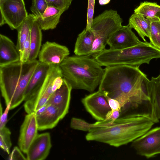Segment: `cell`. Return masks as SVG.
Masks as SVG:
<instances>
[{"instance_id": "1", "label": "cell", "mask_w": 160, "mask_h": 160, "mask_svg": "<svg viewBox=\"0 0 160 160\" xmlns=\"http://www.w3.org/2000/svg\"><path fill=\"white\" fill-rule=\"evenodd\" d=\"M146 77L139 68L127 65L106 67L98 90L118 101L122 108L128 103L145 104L149 100L144 85Z\"/></svg>"}, {"instance_id": "2", "label": "cell", "mask_w": 160, "mask_h": 160, "mask_svg": "<svg viewBox=\"0 0 160 160\" xmlns=\"http://www.w3.org/2000/svg\"><path fill=\"white\" fill-rule=\"evenodd\" d=\"M140 113L119 118L113 122L102 121L93 127L85 136L88 141L103 143L118 147L132 142L151 129L154 124Z\"/></svg>"}, {"instance_id": "3", "label": "cell", "mask_w": 160, "mask_h": 160, "mask_svg": "<svg viewBox=\"0 0 160 160\" xmlns=\"http://www.w3.org/2000/svg\"><path fill=\"white\" fill-rule=\"evenodd\" d=\"M63 78L72 89L93 92L104 72L102 66L91 55L68 56L59 65Z\"/></svg>"}, {"instance_id": "4", "label": "cell", "mask_w": 160, "mask_h": 160, "mask_svg": "<svg viewBox=\"0 0 160 160\" xmlns=\"http://www.w3.org/2000/svg\"><path fill=\"white\" fill-rule=\"evenodd\" d=\"M39 62L35 59L26 62L20 61L0 66V87L6 106L11 102L10 110L24 99L30 78Z\"/></svg>"}, {"instance_id": "5", "label": "cell", "mask_w": 160, "mask_h": 160, "mask_svg": "<svg viewBox=\"0 0 160 160\" xmlns=\"http://www.w3.org/2000/svg\"><path fill=\"white\" fill-rule=\"evenodd\" d=\"M93 56L102 66L127 65L139 68L142 64H149L152 59L160 58V50L150 42H142L122 49H105Z\"/></svg>"}, {"instance_id": "6", "label": "cell", "mask_w": 160, "mask_h": 160, "mask_svg": "<svg viewBox=\"0 0 160 160\" xmlns=\"http://www.w3.org/2000/svg\"><path fill=\"white\" fill-rule=\"evenodd\" d=\"M122 19L116 10H106L94 18L91 29L95 35L91 55L105 49L110 36L122 26Z\"/></svg>"}, {"instance_id": "7", "label": "cell", "mask_w": 160, "mask_h": 160, "mask_svg": "<svg viewBox=\"0 0 160 160\" xmlns=\"http://www.w3.org/2000/svg\"><path fill=\"white\" fill-rule=\"evenodd\" d=\"M64 79L59 65L49 66L45 81L38 91L25 101L24 108L28 113L35 112L44 106L52 93L62 84Z\"/></svg>"}, {"instance_id": "8", "label": "cell", "mask_w": 160, "mask_h": 160, "mask_svg": "<svg viewBox=\"0 0 160 160\" xmlns=\"http://www.w3.org/2000/svg\"><path fill=\"white\" fill-rule=\"evenodd\" d=\"M137 154L149 158L160 154V126L150 129L132 142Z\"/></svg>"}, {"instance_id": "9", "label": "cell", "mask_w": 160, "mask_h": 160, "mask_svg": "<svg viewBox=\"0 0 160 160\" xmlns=\"http://www.w3.org/2000/svg\"><path fill=\"white\" fill-rule=\"evenodd\" d=\"M0 10L12 30L17 29L28 15L23 0H0Z\"/></svg>"}, {"instance_id": "10", "label": "cell", "mask_w": 160, "mask_h": 160, "mask_svg": "<svg viewBox=\"0 0 160 160\" xmlns=\"http://www.w3.org/2000/svg\"><path fill=\"white\" fill-rule=\"evenodd\" d=\"M81 101L87 112L98 121L104 120L111 111L106 96L99 90L86 96Z\"/></svg>"}, {"instance_id": "11", "label": "cell", "mask_w": 160, "mask_h": 160, "mask_svg": "<svg viewBox=\"0 0 160 160\" xmlns=\"http://www.w3.org/2000/svg\"><path fill=\"white\" fill-rule=\"evenodd\" d=\"M144 84L149 98L145 104L148 109L145 114L154 123H158L160 119V73L157 77H152L150 80L146 77Z\"/></svg>"}, {"instance_id": "12", "label": "cell", "mask_w": 160, "mask_h": 160, "mask_svg": "<svg viewBox=\"0 0 160 160\" xmlns=\"http://www.w3.org/2000/svg\"><path fill=\"white\" fill-rule=\"evenodd\" d=\"M69 54V50L66 46L55 42L47 41L41 47L38 60L49 66L59 65Z\"/></svg>"}, {"instance_id": "13", "label": "cell", "mask_w": 160, "mask_h": 160, "mask_svg": "<svg viewBox=\"0 0 160 160\" xmlns=\"http://www.w3.org/2000/svg\"><path fill=\"white\" fill-rule=\"evenodd\" d=\"M142 42L128 25L122 26L113 32L109 38L107 44L111 49L119 50L134 46Z\"/></svg>"}, {"instance_id": "14", "label": "cell", "mask_w": 160, "mask_h": 160, "mask_svg": "<svg viewBox=\"0 0 160 160\" xmlns=\"http://www.w3.org/2000/svg\"><path fill=\"white\" fill-rule=\"evenodd\" d=\"M38 127L35 112L25 117L20 129L18 144L21 150L26 153L31 144L38 135Z\"/></svg>"}, {"instance_id": "15", "label": "cell", "mask_w": 160, "mask_h": 160, "mask_svg": "<svg viewBox=\"0 0 160 160\" xmlns=\"http://www.w3.org/2000/svg\"><path fill=\"white\" fill-rule=\"evenodd\" d=\"M52 144L50 135L48 132L38 134L26 153L28 160H43L48 156Z\"/></svg>"}, {"instance_id": "16", "label": "cell", "mask_w": 160, "mask_h": 160, "mask_svg": "<svg viewBox=\"0 0 160 160\" xmlns=\"http://www.w3.org/2000/svg\"><path fill=\"white\" fill-rule=\"evenodd\" d=\"M72 89L70 85L64 79L62 84L52 93L46 103L56 107L63 118L68 112Z\"/></svg>"}, {"instance_id": "17", "label": "cell", "mask_w": 160, "mask_h": 160, "mask_svg": "<svg viewBox=\"0 0 160 160\" xmlns=\"http://www.w3.org/2000/svg\"><path fill=\"white\" fill-rule=\"evenodd\" d=\"M20 53L16 45L8 37L0 35V66L20 61Z\"/></svg>"}, {"instance_id": "18", "label": "cell", "mask_w": 160, "mask_h": 160, "mask_svg": "<svg viewBox=\"0 0 160 160\" xmlns=\"http://www.w3.org/2000/svg\"><path fill=\"white\" fill-rule=\"evenodd\" d=\"M49 66L39 62L31 76L26 89L24 101L35 95L42 86L47 76Z\"/></svg>"}, {"instance_id": "19", "label": "cell", "mask_w": 160, "mask_h": 160, "mask_svg": "<svg viewBox=\"0 0 160 160\" xmlns=\"http://www.w3.org/2000/svg\"><path fill=\"white\" fill-rule=\"evenodd\" d=\"M62 119L59 109L55 106L49 104L42 113L36 116L38 130L53 128Z\"/></svg>"}, {"instance_id": "20", "label": "cell", "mask_w": 160, "mask_h": 160, "mask_svg": "<svg viewBox=\"0 0 160 160\" xmlns=\"http://www.w3.org/2000/svg\"><path fill=\"white\" fill-rule=\"evenodd\" d=\"M64 12L56 7L48 6L42 15L37 17L36 20L42 30L53 29L59 23L61 16Z\"/></svg>"}, {"instance_id": "21", "label": "cell", "mask_w": 160, "mask_h": 160, "mask_svg": "<svg viewBox=\"0 0 160 160\" xmlns=\"http://www.w3.org/2000/svg\"><path fill=\"white\" fill-rule=\"evenodd\" d=\"M95 35L92 31L85 28L78 35L76 40L74 52L78 56L91 55Z\"/></svg>"}, {"instance_id": "22", "label": "cell", "mask_w": 160, "mask_h": 160, "mask_svg": "<svg viewBox=\"0 0 160 160\" xmlns=\"http://www.w3.org/2000/svg\"><path fill=\"white\" fill-rule=\"evenodd\" d=\"M128 25L136 31L144 42L146 41L145 37L150 38L151 21L149 19L134 13L129 18Z\"/></svg>"}, {"instance_id": "23", "label": "cell", "mask_w": 160, "mask_h": 160, "mask_svg": "<svg viewBox=\"0 0 160 160\" xmlns=\"http://www.w3.org/2000/svg\"><path fill=\"white\" fill-rule=\"evenodd\" d=\"M42 40V30L36 20L30 33V53L29 61L36 59L41 48Z\"/></svg>"}, {"instance_id": "24", "label": "cell", "mask_w": 160, "mask_h": 160, "mask_svg": "<svg viewBox=\"0 0 160 160\" xmlns=\"http://www.w3.org/2000/svg\"><path fill=\"white\" fill-rule=\"evenodd\" d=\"M37 17L34 14H29L17 29L18 39L16 46L20 54L22 52L23 45L28 39L31 29Z\"/></svg>"}, {"instance_id": "25", "label": "cell", "mask_w": 160, "mask_h": 160, "mask_svg": "<svg viewBox=\"0 0 160 160\" xmlns=\"http://www.w3.org/2000/svg\"><path fill=\"white\" fill-rule=\"evenodd\" d=\"M134 11V13L140 14L149 19L156 18L160 19V6L156 2H142Z\"/></svg>"}, {"instance_id": "26", "label": "cell", "mask_w": 160, "mask_h": 160, "mask_svg": "<svg viewBox=\"0 0 160 160\" xmlns=\"http://www.w3.org/2000/svg\"><path fill=\"white\" fill-rule=\"evenodd\" d=\"M151 21L150 43L160 50V19H149Z\"/></svg>"}, {"instance_id": "27", "label": "cell", "mask_w": 160, "mask_h": 160, "mask_svg": "<svg viewBox=\"0 0 160 160\" xmlns=\"http://www.w3.org/2000/svg\"><path fill=\"white\" fill-rule=\"evenodd\" d=\"M11 132L6 126L0 129V147L8 154L12 145L11 139Z\"/></svg>"}, {"instance_id": "28", "label": "cell", "mask_w": 160, "mask_h": 160, "mask_svg": "<svg viewBox=\"0 0 160 160\" xmlns=\"http://www.w3.org/2000/svg\"><path fill=\"white\" fill-rule=\"evenodd\" d=\"M46 0H32L30 10L36 17L42 15L48 7Z\"/></svg>"}, {"instance_id": "29", "label": "cell", "mask_w": 160, "mask_h": 160, "mask_svg": "<svg viewBox=\"0 0 160 160\" xmlns=\"http://www.w3.org/2000/svg\"><path fill=\"white\" fill-rule=\"evenodd\" d=\"M95 0H88L87 17L86 29H91L94 19Z\"/></svg>"}, {"instance_id": "30", "label": "cell", "mask_w": 160, "mask_h": 160, "mask_svg": "<svg viewBox=\"0 0 160 160\" xmlns=\"http://www.w3.org/2000/svg\"><path fill=\"white\" fill-rule=\"evenodd\" d=\"M48 6H53L64 11L68 9L73 0H46Z\"/></svg>"}, {"instance_id": "31", "label": "cell", "mask_w": 160, "mask_h": 160, "mask_svg": "<svg viewBox=\"0 0 160 160\" xmlns=\"http://www.w3.org/2000/svg\"><path fill=\"white\" fill-rule=\"evenodd\" d=\"M30 51V33L28 39L24 44L22 52L20 54V61L21 62H26L29 61Z\"/></svg>"}, {"instance_id": "32", "label": "cell", "mask_w": 160, "mask_h": 160, "mask_svg": "<svg viewBox=\"0 0 160 160\" xmlns=\"http://www.w3.org/2000/svg\"><path fill=\"white\" fill-rule=\"evenodd\" d=\"M20 148L15 147L12 152L9 155L8 159L14 160H27V158L23 155Z\"/></svg>"}, {"instance_id": "33", "label": "cell", "mask_w": 160, "mask_h": 160, "mask_svg": "<svg viewBox=\"0 0 160 160\" xmlns=\"http://www.w3.org/2000/svg\"><path fill=\"white\" fill-rule=\"evenodd\" d=\"M11 102L6 105V108L4 112L0 114V129H2L6 126L8 120V114L9 110H10Z\"/></svg>"}, {"instance_id": "34", "label": "cell", "mask_w": 160, "mask_h": 160, "mask_svg": "<svg viewBox=\"0 0 160 160\" xmlns=\"http://www.w3.org/2000/svg\"><path fill=\"white\" fill-rule=\"evenodd\" d=\"M121 109L111 111L107 115L105 121L113 122L119 118L121 112Z\"/></svg>"}, {"instance_id": "35", "label": "cell", "mask_w": 160, "mask_h": 160, "mask_svg": "<svg viewBox=\"0 0 160 160\" xmlns=\"http://www.w3.org/2000/svg\"><path fill=\"white\" fill-rule=\"evenodd\" d=\"M109 106L112 111L119 109H122V107L119 102L117 100L106 96Z\"/></svg>"}, {"instance_id": "36", "label": "cell", "mask_w": 160, "mask_h": 160, "mask_svg": "<svg viewBox=\"0 0 160 160\" xmlns=\"http://www.w3.org/2000/svg\"><path fill=\"white\" fill-rule=\"evenodd\" d=\"M49 104L46 103V104L42 107L39 109L38 110L35 112L36 116L39 115L42 113L46 109Z\"/></svg>"}, {"instance_id": "37", "label": "cell", "mask_w": 160, "mask_h": 160, "mask_svg": "<svg viewBox=\"0 0 160 160\" xmlns=\"http://www.w3.org/2000/svg\"><path fill=\"white\" fill-rule=\"evenodd\" d=\"M111 0H98L99 4L101 5H103L108 3Z\"/></svg>"}, {"instance_id": "38", "label": "cell", "mask_w": 160, "mask_h": 160, "mask_svg": "<svg viewBox=\"0 0 160 160\" xmlns=\"http://www.w3.org/2000/svg\"><path fill=\"white\" fill-rule=\"evenodd\" d=\"M6 24L5 20L3 16L0 14V26H2Z\"/></svg>"}]
</instances>
